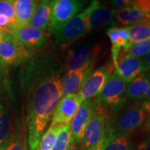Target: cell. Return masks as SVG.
Segmentation results:
<instances>
[{
  "instance_id": "cell-28",
  "label": "cell",
  "mask_w": 150,
  "mask_h": 150,
  "mask_svg": "<svg viewBox=\"0 0 150 150\" xmlns=\"http://www.w3.org/2000/svg\"><path fill=\"white\" fill-rule=\"evenodd\" d=\"M142 108L146 113V119L142 126V132L150 136V102H145L141 104Z\"/></svg>"
},
{
  "instance_id": "cell-12",
  "label": "cell",
  "mask_w": 150,
  "mask_h": 150,
  "mask_svg": "<svg viewBox=\"0 0 150 150\" xmlns=\"http://www.w3.org/2000/svg\"><path fill=\"white\" fill-rule=\"evenodd\" d=\"M6 91V87L0 90V150H6L14 131Z\"/></svg>"
},
{
  "instance_id": "cell-39",
  "label": "cell",
  "mask_w": 150,
  "mask_h": 150,
  "mask_svg": "<svg viewBox=\"0 0 150 150\" xmlns=\"http://www.w3.org/2000/svg\"><path fill=\"white\" fill-rule=\"evenodd\" d=\"M26 150H27V149H26Z\"/></svg>"
},
{
  "instance_id": "cell-4",
  "label": "cell",
  "mask_w": 150,
  "mask_h": 150,
  "mask_svg": "<svg viewBox=\"0 0 150 150\" xmlns=\"http://www.w3.org/2000/svg\"><path fill=\"white\" fill-rule=\"evenodd\" d=\"M145 119L141 104H137L124 110L115 122H110V127L116 135L129 137L142 128Z\"/></svg>"
},
{
  "instance_id": "cell-35",
  "label": "cell",
  "mask_w": 150,
  "mask_h": 150,
  "mask_svg": "<svg viewBox=\"0 0 150 150\" xmlns=\"http://www.w3.org/2000/svg\"><path fill=\"white\" fill-rule=\"evenodd\" d=\"M105 138H106V137H104V138H103V139L101 140V141L99 142L96 146H95V147H94L93 148H92V149H88V150H103V146H104V144Z\"/></svg>"
},
{
  "instance_id": "cell-11",
  "label": "cell",
  "mask_w": 150,
  "mask_h": 150,
  "mask_svg": "<svg viewBox=\"0 0 150 150\" xmlns=\"http://www.w3.org/2000/svg\"><path fill=\"white\" fill-rule=\"evenodd\" d=\"M113 65L118 76L127 83L142 72H147L141 58L127 55L125 52L123 54L121 51Z\"/></svg>"
},
{
  "instance_id": "cell-19",
  "label": "cell",
  "mask_w": 150,
  "mask_h": 150,
  "mask_svg": "<svg viewBox=\"0 0 150 150\" xmlns=\"http://www.w3.org/2000/svg\"><path fill=\"white\" fill-rule=\"evenodd\" d=\"M115 17L120 24L127 27L135 25L149 18L147 14L138 9L132 4L129 6L117 11Z\"/></svg>"
},
{
  "instance_id": "cell-34",
  "label": "cell",
  "mask_w": 150,
  "mask_h": 150,
  "mask_svg": "<svg viewBox=\"0 0 150 150\" xmlns=\"http://www.w3.org/2000/svg\"><path fill=\"white\" fill-rule=\"evenodd\" d=\"M145 102H150V86L149 88L147 89V92H146L145 95H144L143 97L141 99V100L140 101L139 103H143Z\"/></svg>"
},
{
  "instance_id": "cell-36",
  "label": "cell",
  "mask_w": 150,
  "mask_h": 150,
  "mask_svg": "<svg viewBox=\"0 0 150 150\" xmlns=\"http://www.w3.org/2000/svg\"><path fill=\"white\" fill-rule=\"evenodd\" d=\"M66 150H80V149L77 147V145L74 143V141H72Z\"/></svg>"
},
{
  "instance_id": "cell-1",
  "label": "cell",
  "mask_w": 150,
  "mask_h": 150,
  "mask_svg": "<svg viewBox=\"0 0 150 150\" xmlns=\"http://www.w3.org/2000/svg\"><path fill=\"white\" fill-rule=\"evenodd\" d=\"M62 76L57 70H48L35 78L27 104L28 144L35 150L45 134L59 101L63 97Z\"/></svg>"
},
{
  "instance_id": "cell-24",
  "label": "cell",
  "mask_w": 150,
  "mask_h": 150,
  "mask_svg": "<svg viewBox=\"0 0 150 150\" xmlns=\"http://www.w3.org/2000/svg\"><path fill=\"white\" fill-rule=\"evenodd\" d=\"M63 125H50L43 135L40 143L35 150H52L57 139L58 135Z\"/></svg>"
},
{
  "instance_id": "cell-38",
  "label": "cell",
  "mask_w": 150,
  "mask_h": 150,
  "mask_svg": "<svg viewBox=\"0 0 150 150\" xmlns=\"http://www.w3.org/2000/svg\"><path fill=\"white\" fill-rule=\"evenodd\" d=\"M148 20H149V21H150V18H149V19H148Z\"/></svg>"
},
{
  "instance_id": "cell-23",
  "label": "cell",
  "mask_w": 150,
  "mask_h": 150,
  "mask_svg": "<svg viewBox=\"0 0 150 150\" xmlns=\"http://www.w3.org/2000/svg\"><path fill=\"white\" fill-rule=\"evenodd\" d=\"M72 141L74 140L72 136L70 123L63 125L52 150H66Z\"/></svg>"
},
{
  "instance_id": "cell-2",
  "label": "cell",
  "mask_w": 150,
  "mask_h": 150,
  "mask_svg": "<svg viewBox=\"0 0 150 150\" xmlns=\"http://www.w3.org/2000/svg\"><path fill=\"white\" fill-rule=\"evenodd\" d=\"M98 4V1H93L88 8L76 15L55 31L54 33L55 35V42L61 50L67 49L75 40L89 32L88 17Z\"/></svg>"
},
{
  "instance_id": "cell-21",
  "label": "cell",
  "mask_w": 150,
  "mask_h": 150,
  "mask_svg": "<svg viewBox=\"0 0 150 150\" xmlns=\"http://www.w3.org/2000/svg\"><path fill=\"white\" fill-rule=\"evenodd\" d=\"M103 150H132V144L129 137L116 135L109 124Z\"/></svg>"
},
{
  "instance_id": "cell-14",
  "label": "cell",
  "mask_w": 150,
  "mask_h": 150,
  "mask_svg": "<svg viewBox=\"0 0 150 150\" xmlns=\"http://www.w3.org/2000/svg\"><path fill=\"white\" fill-rule=\"evenodd\" d=\"M111 69L103 66L88 75L79 93L84 99L98 96L111 74Z\"/></svg>"
},
{
  "instance_id": "cell-20",
  "label": "cell",
  "mask_w": 150,
  "mask_h": 150,
  "mask_svg": "<svg viewBox=\"0 0 150 150\" xmlns=\"http://www.w3.org/2000/svg\"><path fill=\"white\" fill-rule=\"evenodd\" d=\"M39 1L13 0L16 18L18 24H29Z\"/></svg>"
},
{
  "instance_id": "cell-26",
  "label": "cell",
  "mask_w": 150,
  "mask_h": 150,
  "mask_svg": "<svg viewBox=\"0 0 150 150\" xmlns=\"http://www.w3.org/2000/svg\"><path fill=\"white\" fill-rule=\"evenodd\" d=\"M0 17L6 18L13 25L18 24L16 18L13 0H0Z\"/></svg>"
},
{
  "instance_id": "cell-17",
  "label": "cell",
  "mask_w": 150,
  "mask_h": 150,
  "mask_svg": "<svg viewBox=\"0 0 150 150\" xmlns=\"http://www.w3.org/2000/svg\"><path fill=\"white\" fill-rule=\"evenodd\" d=\"M150 86V73L145 72L138 75L127 85L126 98L140 102Z\"/></svg>"
},
{
  "instance_id": "cell-9",
  "label": "cell",
  "mask_w": 150,
  "mask_h": 150,
  "mask_svg": "<svg viewBox=\"0 0 150 150\" xmlns=\"http://www.w3.org/2000/svg\"><path fill=\"white\" fill-rule=\"evenodd\" d=\"M9 33L13 36L24 48H40L47 40L45 31L35 29L29 24H17L11 28Z\"/></svg>"
},
{
  "instance_id": "cell-30",
  "label": "cell",
  "mask_w": 150,
  "mask_h": 150,
  "mask_svg": "<svg viewBox=\"0 0 150 150\" xmlns=\"http://www.w3.org/2000/svg\"><path fill=\"white\" fill-rule=\"evenodd\" d=\"M132 1L129 0H112L109 1V4L114 8L121 9L129 6L132 4Z\"/></svg>"
},
{
  "instance_id": "cell-29",
  "label": "cell",
  "mask_w": 150,
  "mask_h": 150,
  "mask_svg": "<svg viewBox=\"0 0 150 150\" xmlns=\"http://www.w3.org/2000/svg\"><path fill=\"white\" fill-rule=\"evenodd\" d=\"M132 4L150 18V0H136L132 1Z\"/></svg>"
},
{
  "instance_id": "cell-37",
  "label": "cell",
  "mask_w": 150,
  "mask_h": 150,
  "mask_svg": "<svg viewBox=\"0 0 150 150\" xmlns=\"http://www.w3.org/2000/svg\"><path fill=\"white\" fill-rule=\"evenodd\" d=\"M8 32H6V31H3L2 29H0V42H1V40L4 38V37L5 36V35L6 34V33Z\"/></svg>"
},
{
  "instance_id": "cell-31",
  "label": "cell",
  "mask_w": 150,
  "mask_h": 150,
  "mask_svg": "<svg viewBox=\"0 0 150 150\" xmlns=\"http://www.w3.org/2000/svg\"><path fill=\"white\" fill-rule=\"evenodd\" d=\"M115 29H116V31H117V35H119L120 38H121L122 39H123V40L127 41V42H130V41H129L128 31H127L126 27H123V28L115 27Z\"/></svg>"
},
{
  "instance_id": "cell-18",
  "label": "cell",
  "mask_w": 150,
  "mask_h": 150,
  "mask_svg": "<svg viewBox=\"0 0 150 150\" xmlns=\"http://www.w3.org/2000/svg\"><path fill=\"white\" fill-rule=\"evenodd\" d=\"M52 5V1L50 0L39 1L29 24V25L42 31L47 29L51 20Z\"/></svg>"
},
{
  "instance_id": "cell-15",
  "label": "cell",
  "mask_w": 150,
  "mask_h": 150,
  "mask_svg": "<svg viewBox=\"0 0 150 150\" xmlns=\"http://www.w3.org/2000/svg\"><path fill=\"white\" fill-rule=\"evenodd\" d=\"M91 64H86L83 67L75 70L67 71L64 77L62 78L61 91L62 95L76 93L81 88L86 78L91 74Z\"/></svg>"
},
{
  "instance_id": "cell-10",
  "label": "cell",
  "mask_w": 150,
  "mask_h": 150,
  "mask_svg": "<svg viewBox=\"0 0 150 150\" xmlns=\"http://www.w3.org/2000/svg\"><path fill=\"white\" fill-rule=\"evenodd\" d=\"M95 104V101L92 99H85L71 121V129L76 145L83 142L86 127L93 116Z\"/></svg>"
},
{
  "instance_id": "cell-7",
  "label": "cell",
  "mask_w": 150,
  "mask_h": 150,
  "mask_svg": "<svg viewBox=\"0 0 150 150\" xmlns=\"http://www.w3.org/2000/svg\"><path fill=\"white\" fill-rule=\"evenodd\" d=\"M29 57L26 48L11 33H7L0 42V66L18 65Z\"/></svg>"
},
{
  "instance_id": "cell-5",
  "label": "cell",
  "mask_w": 150,
  "mask_h": 150,
  "mask_svg": "<svg viewBox=\"0 0 150 150\" xmlns=\"http://www.w3.org/2000/svg\"><path fill=\"white\" fill-rule=\"evenodd\" d=\"M87 4L86 1L54 0L52 1L51 20L48 31L54 34L56 30L76 16Z\"/></svg>"
},
{
  "instance_id": "cell-6",
  "label": "cell",
  "mask_w": 150,
  "mask_h": 150,
  "mask_svg": "<svg viewBox=\"0 0 150 150\" xmlns=\"http://www.w3.org/2000/svg\"><path fill=\"white\" fill-rule=\"evenodd\" d=\"M127 83L118 76L114 70L97 96V101L107 104L115 110H119L125 104L126 99Z\"/></svg>"
},
{
  "instance_id": "cell-3",
  "label": "cell",
  "mask_w": 150,
  "mask_h": 150,
  "mask_svg": "<svg viewBox=\"0 0 150 150\" xmlns=\"http://www.w3.org/2000/svg\"><path fill=\"white\" fill-rule=\"evenodd\" d=\"M95 108L93 116L86 127L82 142V150H88L95 147L106 137L109 126L108 114L102 103L95 99Z\"/></svg>"
},
{
  "instance_id": "cell-16",
  "label": "cell",
  "mask_w": 150,
  "mask_h": 150,
  "mask_svg": "<svg viewBox=\"0 0 150 150\" xmlns=\"http://www.w3.org/2000/svg\"><path fill=\"white\" fill-rule=\"evenodd\" d=\"M117 10L101 6L99 3L94 8L88 17V27L89 31L94 29L104 27L113 22Z\"/></svg>"
},
{
  "instance_id": "cell-33",
  "label": "cell",
  "mask_w": 150,
  "mask_h": 150,
  "mask_svg": "<svg viewBox=\"0 0 150 150\" xmlns=\"http://www.w3.org/2000/svg\"><path fill=\"white\" fill-rule=\"evenodd\" d=\"M143 62V64L145 65V67L146 70H150V53L148 54L147 55L144 56V57L141 58Z\"/></svg>"
},
{
  "instance_id": "cell-32",
  "label": "cell",
  "mask_w": 150,
  "mask_h": 150,
  "mask_svg": "<svg viewBox=\"0 0 150 150\" xmlns=\"http://www.w3.org/2000/svg\"><path fill=\"white\" fill-rule=\"evenodd\" d=\"M138 150H150V136L138 146Z\"/></svg>"
},
{
  "instance_id": "cell-25",
  "label": "cell",
  "mask_w": 150,
  "mask_h": 150,
  "mask_svg": "<svg viewBox=\"0 0 150 150\" xmlns=\"http://www.w3.org/2000/svg\"><path fill=\"white\" fill-rule=\"evenodd\" d=\"M124 52L127 55L137 58H142L150 53V39L140 42L131 43Z\"/></svg>"
},
{
  "instance_id": "cell-22",
  "label": "cell",
  "mask_w": 150,
  "mask_h": 150,
  "mask_svg": "<svg viewBox=\"0 0 150 150\" xmlns=\"http://www.w3.org/2000/svg\"><path fill=\"white\" fill-rule=\"evenodd\" d=\"M130 43L140 42L150 39V21L145 20L140 23L126 27Z\"/></svg>"
},
{
  "instance_id": "cell-13",
  "label": "cell",
  "mask_w": 150,
  "mask_h": 150,
  "mask_svg": "<svg viewBox=\"0 0 150 150\" xmlns=\"http://www.w3.org/2000/svg\"><path fill=\"white\" fill-rule=\"evenodd\" d=\"M99 52L100 47L98 45L91 43H87L72 50L68 53L65 62L66 68L68 71L75 70L86 64L93 65Z\"/></svg>"
},
{
  "instance_id": "cell-8",
  "label": "cell",
  "mask_w": 150,
  "mask_h": 150,
  "mask_svg": "<svg viewBox=\"0 0 150 150\" xmlns=\"http://www.w3.org/2000/svg\"><path fill=\"white\" fill-rule=\"evenodd\" d=\"M84 100L79 93L69 94L62 97L54 111L51 125L70 123Z\"/></svg>"
},
{
  "instance_id": "cell-27",
  "label": "cell",
  "mask_w": 150,
  "mask_h": 150,
  "mask_svg": "<svg viewBox=\"0 0 150 150\" xmlns=\"http://www.w3.org/2000/svg\"><path fill=\"white\" fill-rule=\"evenodd\" d=\"M26 149H27L25 148L24 150ZM6 150H24L20 128L16 126L14 127L13 134L12 138H11V141L6 148Z\"/></svg>"
}]
</instances>
